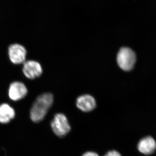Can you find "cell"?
<instances>
[{"label":"cell","mask_w":156,"mask_h":156,"mask_svg":"<svg viewBox=\"0 0 156 156\" xmlns=\"http://www.w3.org/2000/svg\"><path fill=\"white\" fill-rule=\"evenodd\" d=\"M53 102V96L51 93H45L37 98L31 109V120L39 122L44 118Z\"/></svg>","instance_id":"cell-1"},{"label":"cell","mask_w":156,"mask_h":156,"mask_svg":"<svg viewBox=\"0 0 156 156\" xmlns=\"http://www.w3.org/2000/svg\"><path fill=\"white\" fill-rule=\"evenodd\" d=\"M117 61L121 69L125 71H130L133 69L136 63V54L131 48L123 47L117 54Z\"/></svg>","instance_id":"cell-2"},{"label":"cell","mask_w":156,"mask_h":156,"mask_svg":"<svg viewBox=\"0 0 156 156\" xmlns=\"http://www.w3.org/2000/svg\"><path fill=\"white\" fill-rule=\"evenodd\" d=\"M51 126L53 132L60 137L65 136L71 129L67 118L62 113L55 115L51 122Z\"/></svg>","instance_id":"cell-3"},{"label":"cell","mask_w":156,"mask_h":156,"mask_svg":"<svg viewBox=\"0 0 156 156\" xmlns=\"http://www.w3.org/2000/svg\"><path fill=\"white\" fill-rule=\"evenodd\" d=\"M9 54L10 60L14 64H21L25 62L27 51L22 45H11L9 48Z\"/></svg>","instance_id":"cell-4"},{"label":"cell","mask_w":156,"mask_h":156,"mask_svg":"<svg viewBox=\"0 0 156 156\" xmlns=\"http://www.w3.org/2000/svg\"><path fill=\"white\" fill-rule=\"evenodd\" d=\"M23 71L27 77L30 79H35L42 74L41 66L37 62L29 60L23 63Z\"/></svg>","instance_id":"cell-5"},{"label":"cell","mask_w":156,"mask_h":156,"mask_svg":"<svg viewBox=\"0 0 156 156\" xmlns=\"http://www.w3.org/2000/svg\"><path fill=\"white\" fill-rule=\"evenodd\" d=\"M27 93L26 87L21 82H14L9 87V96L12 100H20L25 97Z\"/></svg>","instance_id":"cell-6"},{"label":"cell","mask_w":156,"mask_h":156,"mask_svg":"<svg viewBox=\"0 0 156 156\" xmlns=\"http://www.w3.org/2000/svg\"><path fill=\"white\" fill-rule=\"evenodd\" d=\"M76 106L82 111H92L96 106V101L94 98L91 95H83L79 96L76 100Z\"/></svg>","instance_id":"cell-7"},{"label":"cell","mask_w":156,"mask_h":156,"mask_svg":"<svg viewBox=\"0 0 156 156\" xmlns=\"http://www.w3.org/2000/svg\"><path fill=\"white\" fill-rule=\"evenodd\" d=\"M137 149L140 152L146 155L151 154L156 149L155 140L151 136L144 137L138 142Z\"/></svg>","instance_id":"cell-8"},{"label":"cell","mask_w":156,"mask_h":156,"mask_svg":"<svg viewBox=\"0 0 156 156\" xmlns=\"http://www.w3.org/2000/svg\"><path fill=\"white\" fill-rule=\"evenodd\" d=\"M15 116L14 109L7 104H3L0 105V122H9Z\"/></svg>","instance_id":"cell-9"},{"label":"cell","mask_w":156,"mask_h":156,"mask_svg":"<svg viewBox=\"0 0 156 156\" xmlns=\"http://www.w3.org/2000/svg\"><path fill=\"white\" fill-rule=\"evenodd\" d=\"M104 156H122L121 154L116 151H112L108 152Z\"/></svg>","instance_id":"cell-10"},{"label":"cell","mask_w":156,"mask_h":156,"mask_svg":"<svg viewBox=\"0 0 156 156\" xmlns=\"http://www.w3.org/2000/svg\"><path fill=\"white\" fill-rule=\"evenodd\" d=\"M82 156H99V155L94 152L89 151L85 153Z\"/></svg>","instance_id":"cell-11"}]
</instances>
